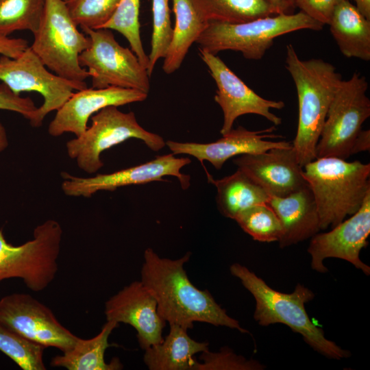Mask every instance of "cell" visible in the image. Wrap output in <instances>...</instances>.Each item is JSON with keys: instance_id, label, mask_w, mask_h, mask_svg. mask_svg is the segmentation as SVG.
<instances>
[{"instance_id": "1", "label": "cell", "mask_w": 370, "mask_h": 370, "mask_svg": "<svg viewBox=\"0 0 370 370\" xmlns=\"http://www.w3.org/2000/svg\"><path fill=\"white\" fill-rule=\"evenodd\" d=\"M190 255L188 251L173 260L160 257L151 248L145 251L140 281L155 298L159 315L169 325L186 330L192 329L195 322H201L249 333L208 290L199 289L190 282L184 267Z\"/></svg>"}, {"instance_id": "2", "label": "cell", "mask_w": 370, "mask_h": 370, "mask_svg": "<svg viewBox=\"0 0 370 370\" xmlns=\"http://www.w3.org/2000/svg\"><path fill=\"white\" fill-rule=\"evenodd\" d=\"M286 68L297 94L298 125L293 147L304 167L317 158L316 148L332 99L343 79L336 67L322 59H300L292 44L286 45Z\"/></svg>"}, {"instance_id": "3", "label": "cell", "mask_w": 370, "mask_h": 370, "mask_svg": "<svg viewBox=\"0 0 370 370\" xmlns=\"http://www.w3.org/2000/svg\"><path fill=\"white\" fill-rule=\"evenodd\" d=\"M232 275L240 280L256 301L254 318L262 326L282 323L299 334L314 351L329 358L340 360L351 354L334 341L328 339L323 330L309 317L305 304L311 301L314 293L297 284L291 293L278 291L247 267L234 263L230 267Z\"/></svg>"}, {"instance_id": "4", "label": "cell", "mask_w": 370, "mask_h": 370, "mask_svg": "<svg viewBox=\"0 0 370 370\" xmlns=\"http://www.w3.org/2000/svg\"><path fill=\"white\" fill-rule=\"evenodd\" d=\"M314 199L320 230L332 228L356 212L370 191V164L318 158L303 167Z\"/></svg>"}, {"instance_id": "5", "label": "cell", "mask_w": 370, "mask_h": 370, "mask_svg": "<svg viewBox=\"0 0 370 370\" xmlns=\"http://www.w3.org/2000/svg\"><path fill=\"white\" fill-rule=\"evenodd\" d=\"M323 26L301 11L238 23L211 21L207 23L196 42L200 49L214 55L232 50L241 52L246 59L258 60L271 47L275 38L301 29L319 31Z\"/></svg>"}, {"instance_id": "6", "label": "cell", "mask_w": 370, "mask_h": 370, "mask_svg": "<svg viewBox=\"0 0 370 370\" xmlns=\"http://www.w3.org/2000/svg\"><path fill=\"white\" fill-rule=\"evenodd\" d=\"M33 34L31 49L53 73L75 82L90 77L79 62V55L88 47L90 40L78 30L66 2L46 0L40 25Z\"/></svg>"}, {"instance_id": "7", "label": "cell", "mask_w": 370, "mask_h": 370, "mask_svg": "<svg viewBox=\"0 0 370 370\" xmlns=\"http://www.w3.org/2000/svg\"><path fill=\"white\" fill-rule=\"evenodd\" d=\"M91 125L79 136L66 143V153L83 171L92 174L103 166L101 154L130 138L141 140L158 151L166 145L158 134L144 129L133 112H123L117 106H107L91 116Z\"/></svg>"}, {"instance_id": "8", "label": "cell", "mask_w": 370, "mask_h": 370, "mask_svg": "<svg viewBox=\"0 0 370 370\" xmlns=\"http://www.w3.org/2000/svg\"><path fill=\"white\" fill-rule=\"evenodd\" d=\"M62 229L56 220L37 225L33 238L20 245L9 243L0 228V281L18 278L34 292L46 288L58 269Z\"/></svg>"}, {"instance_id": "9", "label": "cell", "mask_w": 370, "mask_h": 370, "mask_svg": "<svg viewBox=\"0 0 370 370\" xmlns=\"http://www.w3.org/2000/svg\"><path fill=\"white\" fill-rule=\"evenodd\" d=\"M368 83L365 76L354 73L342 80L329 107L318 141L317 158L352 156L354 142L370 116Z\"/></svg>"}, {"instance_id": "10", "label": "cell", "mask_w": 370, "mask_h": 370, "mask_svg": "<svg viewBox=\"0 0 370 370\" xmlns=\"http://www.w3.org/2000/svg\"><path fill=\"white\" fill-rule=\"evenodd\" d=\"M82 29L90 42L79 55V62L82 67L87 68L92 88L115 86L148 94L150 77L147 69L131 49L116 41L111 29Z\"/></svg>"}, {"instance_id": "11", "label": "cell", "mask_w": 370, "mask_h": 370, "mask_svg": "<svg viewBox=\"0 0 370 370\" xmlns=\"http://www.w3.org/2000/svg\"><path fill=\"white\" fill-rule=\"evenodd\" d=\"M0 80L17 95L37 92L43 97V103L29 121L34 127L41 126L45 117L57 111L74 92L87 88L85 82L66 80L48 71L30 47L15 58L1 56Z\"/></svg>"}, {"instance_id": "12", "label": "cell", "mask_w": 370, "mask_h": 370, "mask_svg": "<svg viewBox=\"0 0 370 370\" xmlns=\"http://www.w3.org/2000/svg\"><path fill=\"white\" fill-rule=\"evenodd\" d=\"M199 56L208 68L210 75L217 85L215 102L221 107L223 121L220 133H228L234 121L242 115L254 114L262 116L268 121L279 125L282 119L271 110L282 109V101L264 99L256 93L239 78L217 55L199 48Z\"/></svg>"}, {"instance_id": "13", "label": "cell", "mask_w": 370, "mask_h": 370, "mask_svg": "<svg viewBox=\"0 0 370 370\" xmlns=\"http://www.w3.org/2000/svg\"><path fill=\"white\" fill-rule=\"evenodd\" d=\"M188 158H175L173 153L156 156L149 162L111 173L97 174L82 177L63 172L61 185L63 193L69 197H90L101 190L114 191L118 188L162 181L164 176L176 177L181 187L186 190L190 185V176L180 172L189 164Z\"/></svg>"}, {"instance_id": "14", "label": "cell", "mask_w": 370, "mask_h": 370, "mask_svg": "<svg viewBox=\"0 0 370 370\" xmlns=\"http://www.w3.org/2000/svg\"><path fill=\"white\" fill-rule=\"evenodd\" d=\"M0 321L29 340L62 353L71 349L79 338L47 306L26 293H12L0 299Z\"/></svg>"}, {"instance_id": "15", "label": "cell", "mask_w": 370, "mask_h": 370, "mask_svg": "<svg viewBox=\"0 0 370 370\" xmlns=\"http://www.w3.org/2000/svg\"><path fill=\"white\" fill-rule=\"evenodd\" d=\"M369 234L370 191L360 208L350 218L328 232L317 233L311 237L308 252L311 257L312 269L325 273L328 269L323 261L328 258H336L349 262L369 275L370 267L360 260V252L368 245Z\"/></svg>"}, {"instance_id": "16", "label": "cell", "mask_w": 370, "mask_h": 370, "mask_svg": "<svg viewBox=\"0 0 370 370\" xmlns=\"http://www.w3.org/2000/svg\"><path fill=\"white\" fill-rule=\"evenodd\" d=\"M104 313L107 321L132 326L143 350L163 340L166 322L158 314L155 298L140 280L124 286L107 300Z\"/></svg>"}, {"instance_id": "17", "label": "cell", "mask_w": 370, "mask_h": 370, "mask_svg": "<svg viewBox=\"0 0 370 370\" xmlns=\"http://www.w3.org/2000/svg\"><path fill=\"white\" fill-rule=\"evenodd\" d=\"M233 162L270 197H286L308 185L292 144L259 153L240 155Z\"/></svg>"}, {"instance_id": "18", "label": "cell", "mask_w": 370, "mask_h": 370, "mask_svg": "<svg viewBox=\"0 0 370 370\" xmlns=\"http://www.w3.org/2000/svg\"><path fill=\"white\" fill-rule=\"evenodd\" d=\"M147 96V93L138 90L115 86L86 88L75 91L57 110L49 125L48 132L53 137L68 132L79 136L87 129L89 118L100 110L110 106L118 107L143 101Z\"/></svg>"}, {"instance_id": "19", "label": "cell", "mask_w": 370, "mask_h": 370, "mask_svg": "<svg viewBox=\"0 0 370 370\" xmlns=\"http://www.w3.org/2000/svg\"><path fill=\"white\" fill-rule=\"evenodd\" d=\"M271 127L260 131H250L238 126L223 135L220 139L209 143L166 141V145L173 155L187 154L196 158L201 164L208 161L217 170L222 168L230 158L243 154L259 153L277 147H288L287 141H271L269 138L280 136L269 134L275 130Z\"/></svg>"}, {"instance_id": "20", "label": "cell", "mask_w": 370, "mask_h": 370, "mask_svg": "<svg viewBox=\"0 0 370 370\" xmlns=\"http://www.w3.org/2000/svg\"><path fill=\"white\" fill-rule=\"evenodd\" d=\"M282 226L278 241L286 247L312 237L319 232V217L312 193L307 185L286 197H270L268 202Z\"/></svg>"}, {"instance_id": "21", "label": "cell", "mask_w": 370, "mask_h": 370, "mask_svg": "<svg viewBox=\"0 0 370 370\" xmlns=\"http://www.w3.org/2000/svg\"><path fill=\"white\" fill-rule=\"evenodd\" d=\"M168 334L158 344L145 350L143 361L149 370H194V356L209 350L208 342L190 338L186 330L169 325Z\"/></svg>"}, {"instance_id": "22", "label": "cell", "mask_w": 370, "mask_h": 370, "mask_svg": "<svg viewBox=\"0 0 370 370\" xmlns=\"http://www.w3.org/2000/svg\"><path fill=\"white\" fill-rule=\"evenodd\" d=\"M341 52L347 58L370 60V20L349 0L336 7L328 24Z\"/></svg>"}, {"instance_id": "23", "label": "cell", "mask_w": 370, "mask_h": 370, "mask_svg": "<svg viewBox=\"0 0 370 370\" xmlns=\"http://www.w3.org/2000/svg\"><path fill=\"white\" fill-rule=\"evenodd\" d=\"M118 325L107 321L95 336L89 339L78 338L71 349L51 359V366L68 370L121 369L123 365L117 358H114L109 363L104 358L106 350L112 346L108 343L109 336Z\"/></svg>"}, {"instance_id": "24", "label": "cell", "mask_w": 370, "mask_h": 370, "mask_svg": "<svg viewBox=\"0 0 370 370\" xmlns=\"http://www.w3.org/2000/svg\"><path fill=\"white\" fill-rule=\"evenodd\" d=\"M208 180L217 188V203L221 213L234 219L243 211L267 203L270 196L255 181L237 169L233 174L215 180L207 173Z\"/></svg>"}, {"instance_id": "25", "label": "cell", "mask_w": 370, "mask_h": 370, "mask_svg": "<svg viewBox=\"0 0 370 370\" xmlns=\"http://www.w3.org/2000/svg\"><path fill=\"white\" fill-rule=\"evenodd\" d=\"M172 2L175 23L164 58L162 70L166 74H171L181 66L190 47L196 42L207 25L189 0H172Z\"/></svg>"}, {"instance_id": "26", "label": "cell", "mask_w": 370, "mask_h": 370, "mask_svg": "<svg viewBox=\"0 0 370 370\" xmlns=\"http://www.w3.org/2000/svg\"><path fill=\"white\" fill-rule=\"evenodd\" d=\"M205 22L238 23L280 14L269 0H189Z\"/></svg>"}, {"instance_id": "27", "label": "cell", "mask_w": 370, "mask_h": 370, "mask_svg": "<svg viewBox=\"0 0 370 370\" xmlns=\"http://www.w3.org/2000/svg\"><path fill=\"white\" fill-rule=\"evenodd\" d=\"M46 0H0V37L16 31L38 29Z\"/></svg>"}, {"instance_id": "28", "label": "cell", "mask_w": 370, "mask_h": 370, "mask_svg": "<svg viewBox=\"0 0 370 370\" xmlns=\"http://www.w3.org/2000/svg\"><path fill=\"white\" fill-rule=\"evenodd\" d=\"M45 349L0 321V351L22 369L45 370Z\"/></svg>"}, {"instance_id": "29", "label": "cell", "mask_w": 370, "mask_h": 370, "mask_svg": "<svg viewBox=\"0 0 370 370\" xmlns=\"http://www.w3.org/2000/svg\"><path fill=\"white\" fill-rule=\"evenodd\" d=\"M140 0H119L112 18L102 28L115 30L128 41L131 50L147 69L149 58L142 43L140 34L139 8Z\"/></svg>"}, {"instance_id": "30", "label": "cell", "mask_w": 370, "mask_h": 370, "mask_svg": "<svg viewBox=\"0 0 370 370\" xmlns=\"http://www.w3.org/2000/svg\"><path fill=\"white\" fill-rule=\"evenodd\" d=\"M241 229L259 242L278 241L282 234L280 221L268 203L255 205L234 219Z\"/></svg>"}, {"instance_id": "31", "label": "cell", "mask_w": 370, "mask_h": 370, "mask_svg": "<svg viewBox=\"0 0 370 370\" xmlns=\"http://www.w3.org/2000/svg\"><path fill=\"white\" fill-rule=\"evenodd\" d=\"M169 3V0H152L153 29L151 51L148 56L149 65L147 69L149 77L157 62L164 58L171 40L173 27Z\"/></svg>"}, {"instance_id": "32", "label": "cell", "mask_w": 370, "mask_h": 370, "mask_svg": "<svg viewBox=\"0 0 370 370\" xmlns=\"http://www.w3.org/2000/svg\"><path fill=\"white\" fill-rule=\"evenodd\" d=\"M119 0H70L66 3L69 13L82 28L100 29L112 18Z\"/></svg>"}, {"instance_id": "33", "label": "cell", "mask_w": 370, "mask_h": 370, "mask_svg": "<svg viewBox=\"0 0 370 370\" xmlns=\"http://www.w3.org/2000/svg\"><path fill=\"white\" fill-rule=\"evenodd\" d=\"M200 362H197L194 370H260L263 365L256 360H247L236 354L227 347L217 352L210 350L201 353Z\"/></svg>"}, {"instance_id": "34", "label": "cell", "mask_w": 370, "mask_h": 370, "mask_svg": "<svg viewBox=\"0 0 370 370\" xmlns=\"http://www.w3.org/2000/svg\"><path fill=\"white\" fill-rule=\"evenodd\" d=\"M37 108L30 97H21L3 83L0 85V110L17 112L29 121Z\"/></svg>"}, {"instance_id": "35", "label": "cell", "mask_w": 370, "mask_h": 370, "mask_svg": "<svg viewBox=\"0 0 370 370\" xmlns=\"http://www.w3.org/2000/svg\"><path fill=\"white\" fill-rule=\"evenodd\" d=\"M342 0H295L300 11L321 23L328 25L336 5Z\"/></svg>"}, {"instance_id": "36", "label": "cell", "mask_w": 370, "mask_h": 370, "mask_svg": "<svg viewBox=\"0 0 370 370\" xmlns=\"http://www.w3.org/2000/svg\"><path fill=\"white\" fill-rule=\"evenodd\" d=\"M28 47L27 41L23 38L0 37V54L3 56L17 58Z\"/></svg>"}, {"instance_id": "37", "label": "cell", "mask_w": 370, "mask_h": 370, "mask_svg": "<svg viewBox=\"0 0 370 370\" xmlns=\"http://www.w3.org/2000/svg\"><path fill=\"white\" fill-rule=\"evenodd\" d=\"M370 149V130H361L356 138L351 151L352 155L369 151Z\"/></svg>"}, {"instance_id": "38", "label": "cell", "mask_w": 370, "mask_h": 370, "mask_svg": "<svg viewBox=\"0 0 370 370\" xmlns=\"http://www.w3.org/2000/svg\"><path fill=\"white\" fill-rule=\"evenodd\" d=\"M360 12L370 20V0H354Z\"/></svg>"}, {"instance_id": "39", "label": "cell", "mask_w": 370, "mask_h": 370, "mask_svg": "<svg viewBox=\"0 0 370 370\" xmlns=\"http://www.w3.org/2000/svg\"><path fill=\"white\" fill-rule=\"evenodd\" d=\"M8 145L9 142L5 128L0 122V152L7 149Z\"/></svg>"}, {"instance_id": "40", "label": "cell", "mask_w": 370, "mask_h": 370, "mask_svg": "<svg viewBox=\"0 0 370 370\" xmlns=\"http://www.w3.org/2000/svg\"><path fill=\"white\" fill-rule=\"evenodd\" d=\"M271 4L278 10L280 14L288 13L291 9L282 0H269Z\"/></svg>"}, {"instance_id": "41", "label": "cell", "mask_w": 370, "mask_h": 370, "mask_svg": "<svg viewBox=\"0 0 370 370\" xmlns=\"http://www.w3.org/2000/svg\"><path fill=\"white\" fill-rule=\"evenodd\" d=\"M284 3H286L290 8L295 7L294 1L295 0H282Z\"/></svg>"}, {"instance_id": "42", "label": "cell", "mask_w": 370, "mask_h": 370, "mask_svg": "<svg viewBox=\"0 0 370 370\" xmlns=\"http://www.w3.org/2000/svg\"><path fill=\"white\" fill-rule=\"evenodd\" d=\"M62 1H64V2L66 3V2H68V1H70V0H62Z\"/></svg>"}]
</instances>
